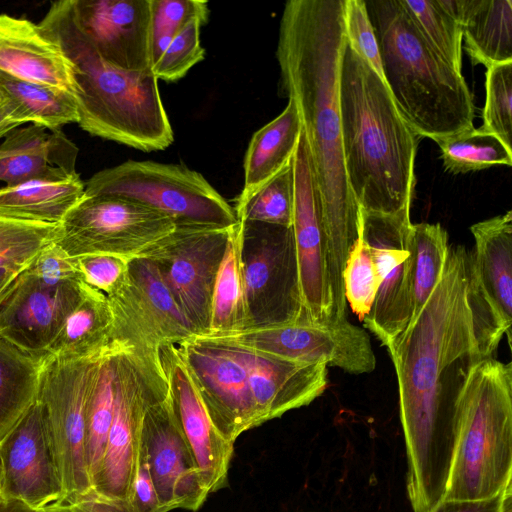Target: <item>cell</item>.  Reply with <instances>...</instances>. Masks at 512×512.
<instances>
[{
	"label": "cell",
	"instance_id": "52a82bcc",
	"mask_svg": "<svg viewBox=\"0 0 512 512\" xmlns=\"http://www.w3.org/2000/svg\"><path fill=\"white\" fill-rule=\"evenodd\" d=\"M84 195L140 203L168 216L176 227L229 228L238 223L234 207L202 174L183 164L128 160L94 174Z\"/></svg>",
	"mask_w": 512,
	"mask_h": 512
},
{
	"label": "cell",
	"instance_id": "f5cc1de1",
	"mask_svg": "<svg viewBox=\"0 0 512 512\" xmlns=\"http://www.w3.org/2000/svg\"><path fill=\"white\" fill-rule=\"evenodd\" d=\"M43 512H73V511L66 505H55V506H49V507L43 509Z\"/></svg>",
	"mask_w": 512,
	"mask_h": 512
},
{
	"label": "cell",
	"instance_id": "ee69618b",
	"mask_svg": "<svg viewBox=\"0 0 512 512\" xmlns=\"http://www.w3.org/2000/svg\"><path fill=\"white\" fill-rule=\"evenodd\" d=\"M343 20L347 45L384 81L379 45L365 1L344 0Z\"/></svg>",
	"mask_w": 512,
	"mask_h": 512
},
{
	"label": "cell",
	"instance_id": "836d02e7",
	"mask_svg": "<svg viewBox=\"0 0 512 512\" xmlns=\"http://www.w3.org/2000/svg\"><path fill=\"white\" fill-rule=\"evenodd\" d=\"M237 224L232 228L225 255L216 277L210 325L208 332L203 336L219 337L245 328L246 310L239 265Z\"/></svg>",
	"mask_w": 512,
	"mask_h": 512
},
{
	"label": "cell",
	"instance_id": "1f68e13d",
	"mask_svg": "<svg viewBox=\"0 0 512 512\" xmlns=\"http://www.w3.org/2000/svg\"><path fill=\"white\" fill-rule=\"evenodd\" d=\"M0 88L16 105L25 123L49 130L78 123L77 101L64 90L12 77L0 72Z\"/></svg>",
	"mask_w": 512,
	"mask_h": 512
},
{
	"label": "cell",
	"instance_id": "c3c4849f",
	"mask_svg": "<svg viewBox=\"0 0 512 512\" xmlns=\"http://www.w3.org/2000/svg\"><path fill=\"white\" fill-rule=\"evenodd\" d=\"M512 482L498 494L478 500H443L431 512H512Z\"/></svg>",
	"mask_w": 512,
	"mask_h": 512
},
{
	"label": "cell",
	"instance_id": "2e32d148",
	"mask_svg": "<svg viewBox=\"0 0 512 512\" xmlns=\"http://www.w3.org/2000/svg\"><path fill=\"white\" fill-rule=\"evenodd\" d=\"M176 348L210 420L227 442L234 444L259 426L245 365L229 342L196 334Z\"/></svg>",
	"mask_w": 512,
	"mask_h": 512
},
{
	"label": "cell",
	"instance_id": "bcb514c9",
	"mask_svg": "<svg viewBox=\"0 0 512 512\" xmlns=\"http://www.w3.org/2000/svg\"><path fill=\"white\" fill-rule=\"evenodd\" d=\"M28 268L41 280L50 284L82 280L76 259L69 257L55 241L45 247Z\"/></svg>",
	"mask_w": 512,
	"mask_h": 512
},
{
	"label": "cell",
	"instance_id": "d4e9b609",
	"mask_svg": "<svg viewBox=\"0 0 512 512\" xmlns=\"http://www.w3.org/2000/svg\"><path fill=\"white\" fill-rule=\"evenodd\" d=\"M0 72L77 96L75 69L39 24L0 14Z\"/></svg>",
	"mask_w": 512,
	"mask_h": 512
},
{
	"label": "cell",
	"instance_id": "484cf974",
	"mask_svg": "<svg viewBox=\"0 0 512 512\" xmlns=\"http://www.w3.org/2000/svg\"><path fill=\"white\" fill-rule=\"evenodd\" d=\"M78 148L61 129L15 128L0 145V181L6 186L38 178L62 179L77 173Z\"/></svg>",
	"mask_w": 512,
	"mask_h": 512
},
{
	"label": "cell",
	"instance_id": "b9f144b4",
	"mask_svg": "<svg viewBox=\"0 0 512 512\" xmlns=\"http://www.w3.org/2000/svg\"><path fill=\"white\" fill-rule=\"evenodd\" d=\"M208 3L202 0H151V68L172 39L193 19L207 21Z\"/></svg>",
	"mask_w": 512,
	"mask_h": 512
},
{
	"label": "cell",
	"instance_id": "ac0fdd59",
	"mask_svg": "<svg viewBox=\"0 0 512 512\" xmlns=\"http://www.w3.org/2000/svg\"><path fill=\"white\" fill-rule=\"evenodd\" d=\"M0 497L38 510L63 502L60 471L37 399L0 442Z\"/></svg>",
	"mask_w": 512,
	"mask_h": 512
},
{
	"label": "cell",
	"instance_id": "f907efd6",
	"mask_svg": "<svg viewBox=\"0 0 512 512\" xmlns=\"http://www.w3.org/2000/svg\"><path fill=\"white\" fill-rule=\"evenodd\" d=\"M25 124L14 102L0 88V138Z\"/></svg>",
	"mask_w": 512,
	"mask_h": 512
},
{
	"label": "cell",
	"instance_id": "7bdbcfd3",
	"mask_svg": "<svg viewBox=\"0 0 512 512\" xmlns=\"http://www.w3.org/2000/svg\"><path fill=\"white\" fill-rule=\"evenodd\" d=\"M207 21L193 19L169 43L160 59L152 66L151 72L156 78L176 81L205 57L200 43V27Z\"/></svg>",
	"mask_w": 512,
	"mask_h": 512
},
{
	"label": "cell",
	"instance_id": "7a4b0ae2",
	"mask_svg": "<svg viewBox=\"0 0 512 512\" xmlns=\"http://www.w3.org/2000/svg\"><path fill=\"white\" fill-rule=\"evenodd\" d=\"M344 0H289L276 58L283 94L294 100L306 135L321 207L333 309L346 311L343 270L359 233V207L347 180L339 113V73L346 45Z\"/></svg>",
	"mask_w": 512,
	"mask_h": 512
},
{
	"label": "cell",
	"instance_id": "7c38bea8",
	"mask_svg": "<svg viewBox=\"0 0 512 512\" xmlns=\"http://www.w3.org/2000/svg\"><path fill=\"white\" fill-rule=\"evenodd\" d=\"M473 251L468 252V291L480 358L493 357L506 336L511 347L512 211L470 227Z\"/></svg>",
	"mask_w": 512,
	"mask_h": 512
},
{
	"label": "cell",
	"instance_id": "8d00e7d4",
	"mask_svg": "<svg viewBox=\"0 0 512 512\" xmlns=\"http://www.w3.org/2000/svg\"><path fill=\"white\" fill-rule=\"evenodd\" d=\"M113 347H106L89 396L85 421V454L91 485L96 476L107 443L113 418Z\"/></svg>",
	"mask_w": 512,
	"mask_h": 512
},
{
	"label": "cell",
	"instance_id": "d6a6232c",
	"mask_svg": "<svg viewBox=\"0 0 512 512\" xmlns=\"http://www.w3.org/2000/svg\"><path fill=\"white\" fill-rule=\"evenodd\" d=\"M58 225L0 216V298L36 256L55 241Z\"/></svg>",
	"mask_w": 512,
	"mask_h": 512
},
{
	"label": "cell",
	"instance_id": "4fadbf2b",
	"mask_svg": "<svg viewBox=\"0 0 512 512\" xmlns=\"http://www.w3.org/2000/svg\"><path fill=\"white\" fill-rule=\"evenodd\" d=\"M233 227H175L138 256L156 266L198 335L209 329L214 285Z\"/></svg>",
	"mask_w": 512,
	"mask_h": 512
},
{
	"label": "cell",
	"instance_id": "e575fe53",
	"mask_svg": "<svg viewBox=\"0 0 512 512\" xmlns=\"http://www.w3.org/2000/svg\"><path fill=\"white\" fill-rule=\"evenodd\" d=\"M411 243L413 283L409 322L417 317L440 280L450 249L447 232L439 223H412Z\"/></svg>",
	"mask_w": 512,
	"mask_h": 512
},
{
	"label": "cell",
	"instance_id": "e0dca14e",
	"mask_svg": "<svg viewBox=\"0 0 512 512\" xmlns=\"http://www.w3.org/2000/svg\"><path fill=\"white\" fill-rule=\"evenodd\" d=\"M215 338L283 358L337 367L351 374L370 373L376 367L368 333L347 318L250 328Z\"/></svg>",
	"mask_w": 512,
	"mask_h": 512
},
{
	"label": "cell",
	"instance_id": "ab89813d",
	"mask_svg": "<svg viewBox=\"0 0 512 512\" xmlns=\"http://www.w3.org/2000/svg\"><path fill=\"white\" fill-rule=\"evenodd\" d=\"M342 276L346 302L363 321L373 306L380 279L370 248L360 232L349 250Z\"/></svg>",
	"mask_w": 512,
	"mask_h": 512
},
{
	"label": "cell",
	"instance_id": "cb8c5ba5",
	"mask_svg": "<svg viewBox=\"0 0 512 512\" xmlns=\"http://www.w3.org/2000/svg\"><path fill=\"white\" fill-rule=\"evenodd\" d=\"M223 340L245 365L259 426L310 404L327 388L325 364L283 358Z\"/></svg>",
	"mask_w": 512,
	"mask_h": 512
},
{
	"label": "cell",
	"instance_id": "ba28073f",
	"mask_svg": "<svg viewBox=\"0 0 512 512\" xmlns=\"http://www.w3.org/2000/svg\"><path fill=\"white\" fill-rule=\"evenodd\" d=\"M110 343L113 347V418L92 489L107 500L130 507L143 416L147 406L168 391V382L160 356Z\"/></svg>",
	"mask_w": 512,
	"mask_h": 512
},
{
	"label": "cell",
	"instance_id": "30bf717a",
	"mask_svg": "<svg viewBox=\"0 0 512 512\" xmlns=\"http://www.w3.org/2000/svg\"><path fill=\"white\" fill-rule=\"evenodd\" d=\"M105 349L80 359L47 358L41 371L36 399L61 475V505L92 489L85 454L86 410Z\"/></svg>",
	"mask_w": 512,
	"mask_h": 512
},
{
	"label": "cell",
	"instance_id": "8992f818",
	"mask_svg": "<svg viewBox=\"0 0 512 512\" xmlns=\"http://www.w3.org/2000/svg\"><path fill=\"white\" fill-rule=\"evenodd\" d=\"M458 380L457 437L443 500L485 499L512 482V364L481 358Z\"/></svg>",
	"mask_w": 512,
	"mask_h": 512
},
{
	"label": "cell",
	"instance_id": "f35d334b",
	"mask_svg": "<svg viewBox=\"0 0 512 512\" xmlns=\"http://www.w3.org/2000/svg\"><path fill=\"white\" fill-rule=\"evenodd\" d=\"M293 203V167L290 161L253 193L237 198L234 210L238 221L291 227Z\"/></svg>",
	"mask_w": 512,
	"mask_h": 512
},
{
	"label": "cell",
	"instance_id": "74e56055",
	"mask_svg": "<svg viewBox=\"0 0 512 512\" xmlns=\"http://www.w3.org/2000/svg\"><path fill=\"white\" fill-rule=\"evenodd\" d=\"M444 169L451 174L481 171L495 165H512V151L481 128L469 129L436 141Z\"/></svg>",
	"mask_w": 512,
	"mask_h": 512
},
{
	"label": "cell",
	"instance_id": "d590c367",
	"mask_svg": "<svg viewBox=\"0 0 512 512\" xmlns=\"http://www.w3.org/2000/svg\"><path fill=\"white\" fill-rule=\"evenodd\" d=\"M400 2L433 51L453 69L462 73V28L444 0Z\"/></svg>",
	"mask_w": 512,
	"mask_h": 512
},
{
	"label": "cell",
	"instance_id": "6da1fadb",
	"mask_svg": "<svg viewBox=\"0 0 512 512\" xmlns=\"http://www.w3.org/2000/svg\"><path fill=\"white\" fill-rule=\"evenodd\" d=\"M468 251L450 247L440 280L417 317L386 347L398 384L406 449V489L413 512L445 497L457 437L456 364L480 358L468 291Z\"/></svg>",
	"mask_w": 512,
	"mask_h": 512
},
{
	"label": "cell",
	"instance_id": "44dd1931",
	"mask_svg": "<svg viewBox=\"0 0 512 512\" xmlns=\"http://www.w3.org/2000/svg\"><path fill=\"white\" fill-rule=\"evenodd\" d=\"M140 445L163 511L199 510L209 494L174 414L169 391L147 406Z\"/></svg>",
	"mask_w": 512,
	"mask_h": 512
},
{
	"label": "cell",
	"instance_id": "f6af8a7d",
	"mask_svg": "<svg viewBox=\"0 0 512 512\" xmlns=\"http://www.w3.org/2000/svg\"><path fill=\"white\" fill-rule=\"evenodd\" d=\"M84 283L106 296L117 292L125 283L129 259L108 254H90L75 258Z\"/></svg>",
	"mask_w": 512,
	"mask_h": 512
},
{
	"label": "cell",
	"instance_id": "5bb4252c",
	"mask_svg": "<svg viewBox=\"0 0 512 512\" xmlns=\"http://www.w3.org/2000/svg\"><path fill=\"white\" fill-rule=\"evenodd\" d=\"M107 297L113 319L110 342L160 356L163 347L177 346L197 334L146 258L129 259L125 283Z\"/></svg>",
	"mask_w": 512,
	"mask_h": 512
},
{
	"label": "cell",
	"instance_id": "277c9868",
	"mask_svg": "<svg viewBox=\"0 0 512 512\" xmlns=\"http://www.w3.org/2000/svg\"><path fill=\"white\" fill-rule=\"evenodd\" d=\"M39 26L74 66L83 130L144 152L173 143L156 76L151 71H124L104 60L81 26L74 0L52 3Z\"/></svg>",
	"mask_w": 512,
	"mask_h": 512
},
{
	"label": "cell",
	"instance_id": "d6986e66",
	"mask_svg": "<svg viewBox=\"0 0 512 512\" xmlns=\"http://www.w3.org/2000/svg\"><path fill=\"white\" fill-rule=\"evenodd\" d=\"M82 280L50 284L29 268L0 298V336L46 359V352L83 294Z\"/></svg>",
	"mask_w": 512,
	"mask_h": 512
},
{
	"label": "cell",
	"instance_id": "7402d4cb",
	"mask_svg": "<svg viewBox=\"0 0 512 512\" xmlns=\"http://www.w3.org/2000/svg\"><path fill=\"white\" fill-rule=\"evenodd\" d=\"M174 414L208 494L228 485L234 444L227 442L210 420L204 404L179 357L176 346L160 350Z\"/></svg>",
	"mask_w": 512,
	"mask_h": 512
},
{
	"label": "cell",
	"instance_id": "603a6c76",
	"mask_svg": "<svg viewBox=\"0 0 512 512\" xmlns=\"http://www.w3.org/2000/svg\"><path fill=\"white\" fill-rule=\"evenodd\" d=\"M101 57L129 72L151 71V0H74Z\"/></svg>",
	"mask_w": 512,
	"mask_h": 512
},
{
	"label": "cell",
	"instance_id": "9a60e30c",
	"mask_svg": "<svg viewBox=\"0 0 512 512\" xmlns=\"http://www.w3.org/2000/svg\"><path fill=\"white\" fill-rule=\"evenodd\" d=\"M410 211L383 214L359 208V232L368 244L380 285L364 327L387 347L411 316L413 250Z\"/></svg>",
	"mask_w": 512,
	"mask_h": 512
},
{
	"label": "cell",
	"instance_id": "7dc6e473",
	"mask_svg": "<svg viewBox=\"0 0 512 512\" xmlns=\"http://www.w3.org/2000/svg\"><path fill=\"white\" fill-rule=\"evenodd\" d=\"M130 509L131 512H164L152 481L146 455L141 445L136 476L130 496Z\"/></svg>",
	"mask_w": 512,
	"mask_h": 512
},
{
	"label": "cell",
	"instance_id": "816d5d0a",
	"mask_svg": "<svg viewBox=\"0 0 512 512\" xmlns=\"http://www.w3.org/2000/svg\"><path fill=\"white\" fill-rule=\"evenodd\" d=\"M0 512H43V510L34 509L18 500L0 497Z\"/></svg>",
	"mask_w": 512,
	"mask_h": 512
},
{
	"label": "cell",
	"instance_id": "ffe728a7",
	"mask_svg": "<svg viewBox=\"0 0 512 512\" xmlns=\"http://www.w3.org/2000/svg\"><path fill=\"white\" fill-rule=\"evenodd\" d=\"M291 162L294 184L292 229L303 303L310 322L326 323L333 318V298L321 207L303 127Z\"/></svg>",
	"mask_w": 512,
	"mask_h": 512
},
{
	"label": "cell",
	"instance_id": "60d3db41",
	"mask_svg": "<svg viewBox=\"0 0 512 512\" xmlns=\"http://www.w3.org/2000/svg\"><path fill=\"white\" fill-rule=\"evenodd\" d=\"M482 118L480 128L512 151V61L486 68Z\"/></svg>",
	"mask_w": 512,
	"mask_h": 512
},
{
	"label": "cell",
	"instance_id": "4316f807",
	"mask_svg": "<svg viewBox=\"0 0 512 512\" xmlns=\"http://www.w3.org/2000/svg\"><path fill=\"white\" fill-rule=\"evenodd\" d=\"M462 28L473 65L486 68L512 61L511 0H444Z\"/></svg>",
	"mask_w": 512,
	"mask_h": 512
},
{
	"label": "cell",
	"instance_id": "5b68a950",
	"mask_svg": "<svg viewBox=\"0 0 512 512\" xmlns=\"http://www.w3.org/2000/svg\"><path fill=\"white\" fill-rule=\"evenodd\" d=\"M365 3L384 83L409 127L435 142L474 128L475 107L464 76L433 51L400 0Z\"/></svg>",
	"mask_w": 512,
	"mask_h": 512
},
{
	"label": "cell",
	"instance_id": "8fae6325",
	"mask_svg": "<svg viewBox=\"0 0 512 512\" xmlns=\"http://www.w3.org/2000/svg\"><path fill=\"white\" fill-rule=\"evenodd\" d=\"M168 216L114 196H86L58 225L55 243L71 258L108 254L131 259L175 229Z\"/></svg>",
	"mask_w": 512,
	"mask_h": 512
},
{
	"label": "cell",
	"instance_id": "f546056e",
	"mask_svg": "<svg viewBox=\"0 0 512 512\" xmlns=\"http://www.w3.org/2000/svg\"><path fill=\"white\" fill-rule=\"evenodd\" d=\"M112 324L108 297L84 283L82 298L47 349L46 359H80L101 353L110 343Z\"/></svg>",
	"mask_w": 512,
	"mask_h": 512
},
{
	"label": "cell",
	"instance_id": "4dcf8cb0",
	"mask_svg": "<svg viewBox=\"0 0 512 512\" xmlns=\"http://www.w3.org/2000/svg\"><path fill=\"white\" fill-rule=\"evenodd\" d=\"M45 360L0 336V442L35 402Z\"/></svg>",
	"mask_w": 512,
	"mask_h": 512
},
{
	"label": "cell",
	"instance_id": "9c48e42d",
	"mask_svg": "<svg viewBox=\"0 0 512 512\" xmlns=\"http://www.w3.org/2000/svg\"><path fill=\"white\" fill-rule=\"evenodd\" d=\"M236 234L246 310L244 329L310 322L301 293L292 226L238 221Z\"/></svg>",
	"mask_w": 512,
	"mask_h": 512
},
{
	"label": "cell",
	"instance_id": "f1b7e54d",
	"mask_svg": "<svg viewBox=\"0 0 512 512\" xmlns=\"http://www.w3.org/2000/svg\"><path fill=\"white\" fill-rule=\"evenodd\" d=\"M301 131L298 108L288 99L284 110L253 134L244 158V185L237 198L253 193L291 161Z\"/></svg>",
	"mask_w": 512,
	"mask_h": 512
},
{
	"label": "cell",
	"instance_id": "681fc988",
	"mask_svg": "<svg viewBox=\"0 0 512 512\" xmlns=\"http://www.w3.org/2000/svg\"><path fill=\"white\" fill-rule=\"evenodd\" d=\"M73 512H131L129 506L107 500L93 489L66 505Z\"/></svg>",
	"mask_w": 512,
	"mask_h": 512
},
{
	"label": "cell",
	"instance_id": "83f0119b",
	"mask_svg": "<svg viewBox=\"0 0 512 512\" xmlns=\"http://www.w3.org/2000/svg\"><path fill=\"white\" fill-rule=\"evenodd\" d=\"M78 173L62 179L38 178L0 188V216L58 225L83 198Z\"/></svg>",
	"mask_w": 512,
	"mask_h": 512
},
{
	"label": "cell",
	"instance_id": "3957f363",
	"mask_svg": "<svg viewBox=\"0 0 512 512\" xmlns=\"http://www.w3.org/2000/svg\"><path fill=\"white\" fill-rule=\"evenodd\" d=\"M338 96L345 172L358 207L383 214L410 211L421 138L400 115L384 81L347 43Z\"/></svg>",
	"mask_w": 512,
	"mask_h": 512
}]
</instances>
